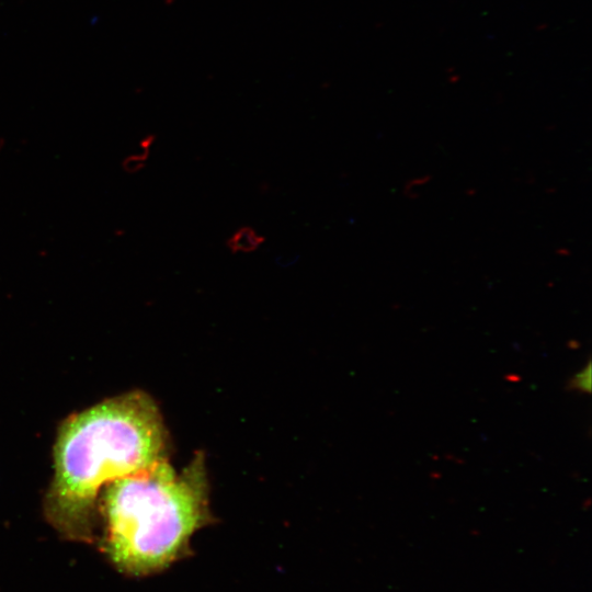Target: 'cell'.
I'll return each instance as SVG.
<instances>
[{
  "mask_svg": "<svg viewBox=\"0 0 592 592\" xmlns=\"http://www.w3.org/2000/svg\"><path fill=\"white\" fill-rule=\"evenodd\" d=\"M153 141L155 138L152 135L144 137L138 141L135 150L122 159L121 168L126 174H136L145 169Z\"/></svg>",
  "mask_w": 592,
  "mask_h": 592,
  "instance_id": "3957f363",
  "label": "cell"
},
{
  "mask_svg": "<svg viewBox=\"0 0 592 592\" xmlns=\"http://www.w3.org/2000/svg\"><path fill=\"white\" fill-rule=\"evenodd\" d=\"M4 140L0 139V153L2 152L3 148H4Z\"/></svg>",
  "mask_w": 592,
  "mask_h": 592,
  "instance_id": "52a82bcc",
  "label": "cell"
},
{
  "mask_svg": "<svg viewBox=\"0 0 592 592\" xmlns=\"http://www.w3.org/2000/svg\"><path fill=\"white\" fill-rule=\"evenodd\" d=\"M299 257L297 254L294 255H278L275 261L277 265L282 267H288L297 262Z\"/></svg>",
  "mask_w": 592,
  "mask_h": 592,
  "instance_id": "8992f818",
  "label": "cell"
},
{
  "mask_svg": "<svg viewBox=\"0 0 592 592\" xmlns=\"http://www.w3.org/2000/svg\"><path fill=\"white\" fill-rule=\"evenodd\" d=\"M168 452L162 415L145 391L70 415L54 447V476L44 500L48 522L70 539L90 540L102 488L168 459Z\"/></svg>",
  "mask_w": 592,
  "mask_h": 592,
  "instance_id": "6da1fadb",
  "label": "cell"
},
{
  "mask_svg": "<svg viewBox=\"0 0 592 592\" xmlns=\"http://www.w3.org/2000/svg\"><path fill=\"white\" fill-rule=\"evenodd\" d=\"M568 388L581 392H590L591 389V364L590 362L578 372L569 382Z\"/></svg>",
  "mask_w": 592,
  "mask_h": 592,
  "instance_id": "5b68a950",
  "label": "cell"
},
{
  "mask_svg": "<svg viewBox=\"0 0 592 592\" xmlns=\"http://www.w3.org/2000/svg\"><path fill=\"white\" fill-rule=\"evenodd\" d=\"M101 491L105 550L127 576L166 570L189 555L191 537L213 522L201 452L180 473L163 459L109 482Z\"/></svg>",
  "mask_w": 592,
  "mask_h": 592,
  "instance_id": "7a4b0ae2",
  "label": "cell"
},
{
  "mask_svg": "<svg viewBox=\"0 0 592 592\" xmlns=\"http://www.w3.org/2000/svg\"><path fill=\"white\" fill-rule=\"evenodd\" d=\"M264 237L260 236L251 227H241L228 239L227 247L232 253H250L259 249L264 242Z\"/></svg>",
  "mask_w": 592,
  "mask_h": 592,
  "instance_id": "277c9868",
  "label": "cell"
}]
</instances>
